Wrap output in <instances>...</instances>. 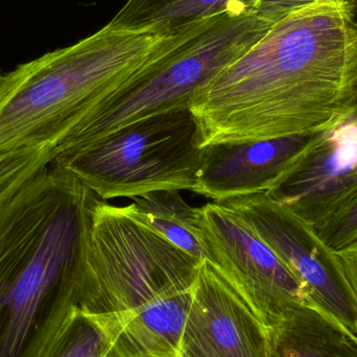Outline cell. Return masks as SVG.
Instances as JSON below:
<instances>
[{"instance_id":"cell-8","label":"cell","mask_w":357,"mask_h":357,"mask_svg":"<svg viewBox=\"0 0 357 357\" xmlns=\"http://www.w3.org/2000/svg\"><path fill=\"white\" fill-rule=\"evenodd\" d=\"M234 210L276 254L316 310L357 341V314L335 252L314 227L266 193L220 202Z\"/></svg>"},{"instance_id":"cell-1","label":"cell","mask_w":357,"mask_h":357,"mask_svg":"<svg viewBox=\"0 0 357 357\" xmlns=\"http://www.w3.org/2000/svg\"><path fill=\"white\" fill-rule=\"evenodd\" d=\"M357 29L345 0H321L275 23L195 93L201 148L324 131L350 116Z\"/></svg>"},{"instance_id":"cell-14","label":"cell","mask_w":357,"mask_h":357,"mask_svg":"<svg viewBox=\"0 0 357 357\" xmlns=\"http://www.w3.org/2000/svg\"><path fill=\"white\" fill-rule=\"evenodd\" d=\"M272 357H357V341L310 307L289 314L270 331Z\"/></svg>"},{"instance_id":"cell-15","label":"cell","mask_w":357,"mask_h":357,"mask_svg":"<svg viewBox=\"0 0 357 357\" xmlns=\"http://www.w3.org/2000/svg\"><path fill=\"white\" fill-rule=\"evenodd\" d=\"M181 191L163 190L132 199V215L148 225L174 245L197 258L208 260L199 228V208L189 205Z\"/></svg>"},{"instance_id":"cell-5","label":"cell","mask_w":357,"mask_h":357,"mask_svg":"<svg viewBox=\"0 0 357 357\" xmlns=\"http://www.w3.org/2000/svg\"><path fill=\"white\" fill-rule=\"evenodd\" d=\"M202 261L132 215L98 199L92 211L79 310H133L195 284Z\"/></svg>"},{"instance_id":"cell-10","label":"cell","mask_w":357,"mask_h":357,"mask_svg":"<svg viewBox=\"0 0 357 357\" xmlns=\"http://www.w3.org/2000/svg\"><path fill=\"white\" fill-rule=\"evenodd\" d=\"M178 357H272L270 331L208 260L193 284Z\"/></svg>"},{"instance_id":"cell-22","label":"cell","mask_w":357,"mask_h":357,"mask_svg":"<svg viewBox=\"0 0 357 357\" xmlns=\"http://www.w3.org/2000/svg\"><path fill=\"white\" fill-rule=\"evenodd\" d=\"M356 314H357V303L356 304Z\"/></svg>"},{"instance_id":"cell-17","label":"cell","mask_w":357,"mask_h":357,"mask_svg":"<svg viewBox=\"0 0 357 357\" xmlns=\"http://www.w3.org/2000/svg\"><path fill=\"white\" fill-rule=\"evenodd\" d=\"M54 156L56 153L50 146L0 155V208L31 178L52 165Z\"/></svg>"},{"instance_id":"cell-20","label":"cell","mask_w":357,"mask_h":357,"mask_svg":"<svg viewBox=\"0 0 357 357\" xmlns=\"http://www.w3.org/2000/svg\"><path fill=\"white\" fill-rule=\"evenodd\" d=\"M346 6H347L348 13H349L350 19H351L357 29V0H345ZM350 115L357 119V79L352 88L351 96L349 100Z\"/></svg>"},{"instance_id":"cell-11","label":"cell","mask_w":357,"mask_h":357,"mask_svg":"<svg viewBox=\"0 0 357 357\" xmlns=\"http://www.w3.org/2000/svg\"><path fill=\"white\" fill-rule=\"evenodd\" d=\"M324 131L204 146L191 191L216 203L266 193Z\"/></svg>"},{"instance_id":"cell-6","label":"cell","mask_w":357,"mask_h":357,"mask_svg":"<svg viewBox=\"0 0 357 357\" xmlns=\"http://www.w3.org/2000/svg\"><path fill=\"white\" fill-rule=\"evenodd\" d=\"M203 148L190 108L142 119L77 152L54 157L52 167L79 178L102 201L163 190H192Z\"/></svg>"},{"instance_id":"cell-3","label":"cell","mask_w":357,"mask_h":357,"mask_svg":"<svg viewBox=\"0 0 357 357\" xmlns=\"http://www.w3.org/2000/svg\"><path fill=\"white\" fill-rule=\"evenodd\" d=\"M167 37L105 26L3 75L0 155L40 146L56 150L140 70Z\"/></svg>"},{"instance_id":"cell-4","label":"cell","mask_w":357,"mask_h":357,"mask_svg":"<svg viewBox=\"0 0 357 357\" xmlns=\"http://www.w3.org/2000/svg\"><path fill=\"white\" fill-rule=\"evenodd\" d=\"M272 26L254 13H224L167 36L140 70L54 150L56 156L88 148L142 119L190 108L195 93Z\"/></svg>"},{"instance_id":"cell-13","label":"cell","mask_w":357,"mask_h":357,"mask_svg":"<svg viewBox=\"0 0 357 357\" xmlns=\"http://www.w3.org/2000/svg\"><path fill=\"white\" fill-rule=\"evenodd\" d=\"M256 0H128L107 29L167 36L224 13H254Z\"/></svg>"},{"instance_id":"cell-12","label":"cell","mask_w":357,"mask_h":357,"mask_svg":"<svg viewBox=\"0 0 357 357\" xmlns=\"http://www.w3.org/2000/svg\"><path fill=\"white\" fill-rule=\"evenodd\" d=\"M193 285L134 310L107 357H178Z\"/></svg>"},{"instance_id":"cell-18","label":"cell","mask_w":357,"mask_h":357,"mask_svg":"<svg viewBox=\"0 0 357 357\" xmlns=\"http://www.w3.org/2000/svg\"><path fill=\"white\" fill-rule=\"evenodd\" d=\"M314 230L325 245L333 251H339L356 241L357 195Z\"/></svg>"},{"instance_id":"cell-7","label":"cell","mask_w":357,"mask_h":357,"mask_svg":"<svg viewBox=\"0 0 357 357\" xmlns=\"http://www.w3.org/2000/svg\"><path fill=\"white\" fill-rule=\"evenodd\" d=\"M199 228L208 261L232 283L268 331L299 308L317 310L291 271L234 210L216 202L202 206Z\"/></svg>"},{"instance_id":"cell-9","label":"cell","mask_w":357,"mask_h":357,"mask_svg":"<svg viewBox=\"0 0 357 357\" xmlns=\"http://www.w3.org/2000/svg\"><path fill=\"white\" fill-rule=\"evenodd\" d=\"M266 195L318 228L357 195V119L325 130Z\"/></svg>"},{"instance_id":"cell-2","label":"cell","mask_w":357,"mask_h":357,"mask_svg":"<svg viewBox=\"0 0 357 357\" xmlns=\"http://www.w3.org/2000/svg\"><path fill=\"white\" fill-rule=\"evenodd\" d=\"M98 199L52 165L0 208V357H43L79 307Z\"/></svg>"},{"instance_id":"cell-16","label":"cell","mask_w":357,"mask_h":357,"mask_svg":"<svg viewBox=\"0 0 357 357\" xmlns=\"http://www.w3.org/2000/svg\"><path fill=\"white\" fill-rule=\"evenodd\" d=\"M133 310L90 314L75 307L43 357H107Z\"/></svg>"},{"instance_id":"cell-19","label":"cell","mask_w":357,"mask_h":357,"mask_svg":"<svg viewBox=\"0 0 357 357\" xmlns=\"http://www.w3.org/2000/svg\"><path fill=\"white\" fill-rule=\"evenodd\" d=\"M321 0H256L254 14L261 20L274 25L297 10Z\"/></svg>"},{"instance_id":"cell-21","label":"cell","mask_w":357,"mask_h":357,"mask_svg":"<svg viewBox=\"0 0 357 357\" xmlns=\"http://www.w3.org/2000/svg\"><path fill=\"white\" fill-rule=\"evenodd\" d=\"M2 77H3V75H2L1 73H0V83H1Z\"/></svg>"}]
</instances>
